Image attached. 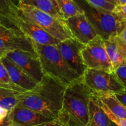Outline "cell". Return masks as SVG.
I'll list each match as a JSON object with an SVG mask.
<instances>
[{"label": "cell", "instance_id": "6da1fadb", "mask_svg": "<svg viewBox=\"0 0 126 126\" xmlns=\"http://www.w3.org/2000/svg\"><path fill=\"white\" fill-rule=\"evenodd\" d=\"M67 86L56 79L44 75L32 91L18 94V104L54 119L62 110Z\"/></svg>", "mask_w": 126, "mask_h": 126}, {"label": "cell", "instance_id": "7a4b0ae2", "mask_svg": "<svg viewBox=\"0 0 126 126\" xmlns=\"http://www.w3.org/2000/svg\"><path fill=\"white\" fill-rule=\"evenodd\" d=\"M92 92L82 77L67 86L62 110L57 119L62 126H86L89 119V103Z\"/></svg>", "mask_w": 126, "mask_h": 126}, {"label": "cell", "instance_id": "3957f363", "mask_svg": "<svg viewBox=\"0 0 126 126\" xmlns=\"http://www.w3.org/2000/svg\"><path fill=\"white\" fill-rule=\"evenodd\" d=\"M32 42L44 75L56 79L66 86L82 78L68 66L57 45H41Z\"/></svg>", "mask_w": 126, "mask_h": 126}, {"label": "cell", "instance_id": "277c9868", "mask_svg": "<svg viewBox=\"0 0 126 126\" xmlns=\"http://www.w3.org/2000/svg\"><path fill=\"white\" fill-rule=\"evenodd\" d=\"M90 23L97 35L103 40L119 36L124 28V20H121L113 12L97 8L85 0H75Z\"/></svg>", "mask_w": 126, "mask_h": 126}, {"label": "cell", "instance_id": "5b68a950", "mask_svg": "<svg viewBox=\"0 0 126 126\" xmlns=\"http://www.w3.org/2000/svg\"><path fill=\"white\" fill-rule=\"evenodd\" d=\"M18 9L25 18L36 24L60 41L73 38L65 20L56 18L29 5L18 3Z\"/></svg>", "mask_w": 126, "mask_h": 126}, {"label": "cell", "instance_id": "8992f818", "mask_svg": "<svg viewBox=\"0 0 126 126\" xmlns=\"http://www.w3.org/2000/svg\"><path fill=\"white\" fill-rule=\"evenodd\" d=\"M15 50L36 54L32 40L20 29L0 23V59Z\"/></svg>", "mask_w": 126, "mask_h": 126}, {"label": "cell", "instance_id": "52a82bcc", "mask_svg": "<svg viewBox=\"0 0 126 126\" xmlns=\"http://www.w3.org/2000/svg\"><path fill=\"white\" fill-rule=\"evenodd\" d=\"M82 79L92 92H112L114 93L125 91L114 71L87 68Z\"/></svg>", "mask_w": 126, "mask_h": 126}, {"label": "cell", "instance_id": "ba28073f", "mask_svg": "<svg viewBox=\"0 0 126 126\" xmlns=\"http://www.w3.org/2000/svg\"><path fill=\"white\" fill-rule=\"evenodd\" d=\"M81 55L87 68L114 71L105 49L104 40L98 36L84 45Z\"/></svg>", "mask_w": 126, "mask_h": 126}, {"label": "cell", "instance_id": "9c48e42d", "mask_svg": "<svg viewBox=\"0 0 126 126\" xmlns=\"http://www.w3.org/2000/svg\"><path fill=\"white\" fill-rule=\"evenodd\" d=\"M57 46L70 68L82 77L87 69L81 55L84 44L72 38L60 41Z\"/></svg>", "mask_w": 126, "mask_h": 126}, {"label": "cell", "instance_id": "30bf717a", "mask_svg": "<svg viewBox=\"0 0 126 126\" xmlns=\"http://www.w3.org/2000/svg\"><path fill=\"white\" fill-rule=\"evenodd\" d=\"M6 57L37 83L43 79L44 74L37 54L15 50L7 53Z\"/></svg>", "mask_w": 126, "mask_h": 126}, {"label": "cell", "instance_id": "8fae6325", "mask_svg": "<svg viewBox=\"0 0 126 126\" xmlns=\"http://www.w3.org/2000/svg\"><path fill=\"white\" fill-rule=\"evenodd\" d=\"M65 22L73 38L84 45L98 36L93 26L84 13L65 20Z\"/></svg>", "mask_w": 126, "mask_h": 126}, {"label": "cell", "instance_id": "7c38bea8", "mask_svg": "<svg viewBox=\"0 0 126 126\" xmlns=\"http://www.w3.org/2000/svg\"><path fill=\"white\" fill-rule=\"evenodd\" d=\"M16 27L20 29L30 39L41 45H57L60 41L55 39L41 28L20 14Z\"/></svg>", "mask_w": 126, "mask_h": 126}, {"label": "cell", "instance_id": "4fadbf2b", "mask_svg": "<svg viewBox=\"0 0 126 126\" xmlns=\"http://www.w3.org/2000/svg\"><path fill=\"white\" fill-rule=\"evenodd\" d=\"M9 114L12 123L22 126H35L56 119L18 104L9 111Z\"/></svg>", "mask_w": 126, "mask_h": 126}, {"label": "cell", "instance_id": "5bb4252c", "mask_svg": "<svg viewBox=\"0 0 126 126\" xmlns=\"http://www.w3.org/2000/svg\"><path fill=\"white\" fill-rule=\"evenodd\" d=\"M105 47L115 71L126 61V44L119 36H113L104 40Z\"/></svg>", "mask_w": 126, "mask_h": 126}, {"label": "cell", "instance_id": "9a60e30c", "mask_svg": "<svg viewBox=\"0 0 126 126\" xmlns=\"http://www.w3.org/2000/svg\"><path fill=\"white\" fill-rule=\"evenodd\" d=\"M0 59L6 67L11 80L15 84L27 91H32L37 86L38 83L26 75L8 58L4 56Z\"/></svg>", "mask_w": 126, "mask_h": 126}, {"label": "cell", "instance_id": "2e32d148", "mask_svg": "<svg viewBox=\"0 0 126 126\" xmlns=\"http://www.w3.org/2000/svg\"><path fill=\"white\" fill-rule=\"evenodd\" d=\"M19 0H0V23L10 27H16L20 12Z\"/></svg>", "mask_w": 126, "mask_h": 126}, {"label": "cell", "instance_id": "e0dca14e", "mask_svg": "<svg viewBox=\"0 0 126 126\" xmlns=\"http://www.w3.org/2000/svg\"><path fill=\"white\" fill-rule=\"evenodd\" d=\"M92 95L108 107L114 115L126 119V107L117 98L114 92H92Z\"/></svg>", "mask_w": 126, "mask_h": 126}, {"label": "cell", "instance_id": "ac0fdd59", "mask_svg": "<svg viewBox=\"0 0 126 126\" xmlns=\"http://www.w3.org/2000/svg\"><path fill=\"white\" fill-rule=\"evenodd\" d=\"M109 119L102 107L98 100L92 95L89 103V119L86 126H111Z\"/></svg>", "mask_w": 126, "mask_h": 126}, {"label": "cell", "instance_id": "d6986e66", "mask_svg": "<svg viewBox=\"0 0 126 126\" xmlns=\"http://www.w3.org/2000/svg\"><path fill=\"white\" fill-rule=\"evenodd\" d=\"M19 3L33 6L56 18L64 20L55 0H20Z\"/></svg>", "mask_w": 126, "mask_h": 126}, {"label": "cell", "instance_id": "ffe728a7", "mask_svg": "<svg viewBox=\"0 0 126 126\" xmlns=\"http://www.w3.org/2000/svg\"><path fill=\"white\" fill-rule=\"evenodd\" d=\"M63 16L64 20L76 15L83 14L82 10L79 7L75 0H55Z\"/></svg>", "mask_w": 126, "mask_h": 126}, {"label": "cell", "instance_id": "44dd1931", "mask_svg": "<svg viewBox=\"0 0 126 126\" xmlns=\"http://www.w3.org/2000/svg\"><path fill=\"white\" fill-rule=\"evenodd\" d=\"M19 92L12 90L0 87V107L9 111L18 104V94Z\"/></svg>", "mask_w": 126, "mask_h": 126}, {"label": "cell", "instance_id": "7402d4cb", "mask_svg": "<svg viewBox=\"0 0 126 126\" xmlns=\"http://www.w3.org/2000/svg\"><path fill=\"white\" fill-rule=\"evenodd\" d=\"M0 87L12 90L19 93L25 92L27 91L24 89L17 86L12 82L6 67L1 62V59H0Z\"/></svg>", "mask_w": 126, "mask_h": 126}, {"label": "cell", "instance_id": "603a6c76", "mask_svg": "<svg viewBox=\"0 0 126 126\" xmlns=\"http://www.w3.org/2000/svg\"><path fill=\"white\" fill-rule=\"evenodd\" d=\"M85 1L94 7L110 12H113L116 6L107 1V0H85Z\"/></svg>", "mask_w": 126, "mask_h": 126}, {"label": "cell", "instance_id": "cb8c5ba5", "mask_svg": "<svg viewBox=\"0 0 126 126\" xmlns=\"http://www.w3.org/2000/svg\"><path fill=\"white\" fill-rule=\"evenodd\" d=\"M98 102H99L100 105L102 107L103 110L104 111L105 113L107 114V115L108 116L109 119H110L112 122H113V123H114L115 124H116L118 126H126V119L120 118L117 117L116 116L114 115V114L108 109V107H106V106L103 103H102L100 101L98 100Z\"/></svg>", "mask_w": 126, "mask_h": 126}, {"label": "cell", "instance_id": "d4e9b609", "mask_svg": "<svg viewBox=\"0 0 126 126\" xmlns=\"http://www.w3.org/2000/svg\"><path fill=\"white\" fill-rule=\"evenodd\" d=\"M114 73L126 91V61L115 70Z\"/></svg>", "mask_w": 126, "mask_h": 126}, {"label": "cell", "instance_id": "484cf974", "mask_svg": "<svg viewBox=\"0 0 126 126\" xmlns=\"http://www.w3.org/2000/svg\"><path fill=\"white\" fill-rule=\"evenodd\" d=\"M113 12L121 20H126V4L123 5H116L114 7Z\"/></svg>", "mask_w": 126, "mask_h": 126}, {"label": "cell", "instance_id": "4316f807", "mask_svg": "<svg viewBox=\"0 0 126 126\" xmlns=\"http://www.w3.org/2000/svg\"><path fill=\"white\" fill-rule=\"evenodd\" d=\"M114 94L117 98L126 107V91L116 92V93H114Z\"/></svg>", "mask_w": 126, "mask_h": 126}, {"label": "cell", "instance_id": "83f0119b", "mask_svg": "<svg viewBox=\"0 0 126 126\" xmlns=\"http://www.w3.org/2000/svg\"><path fill=\"white\" fill-rule=\"evenodd\" d=\"M12 124V121L11 119V116L9 114V111L8 114L7 116L2 121L0 122V126H10Z\"/></svg>", "mask_w": 126, "mask_h": 126}, {"label": "cell", "instance_id": "f1b7e54d", "mask_svg": "<svg viewBox=\"0 0 126 126\" xmlns=\"http://www.w3.org/2000/svg\"><path fill=\"white\" fill-rule=\"evenodd\" d=\"M35 126H62V125L59 122V121L57 119H56L52 121L43 123V124H39V125H37Z\"/></svg>", "mask_w": 126, "mask_h": 126}, {"label": "cell", "instance_id": "f546056e", "mask_svg": "<svg viewBox=\"0 0 126 126\" xmlns=\"http://www.w3.org/2000/svg\"><path fill=\"white\" fill-rule=\"evenodd\" d=\"M9 113V111L4 109L3 108L0 107V122L2 121L7 116Z\"/></svg>", "mask_w": 126, "mask_h": 126}, {"label": "cell", "instance_id": "4dcf8cb0", "mask_svg": "<svg viewBox=\"0 0 126 126\" xmlns=\"http://www.w3.org/2000/svg\"><path fill=\"white\" fill-rule=\"evenodd\" d=\"M124 23H125V25H124V29L118 36L126 44V20H124Z\"/></svg>", "mask_w": 126, "mask_h": 126}, {"label": "cell", "instance_id": "1f68e13d", "mask_svg": "<svg viewBox=\"0 0 126 126\" xmlns=\"http://www.w3.org/2000/svg\"><path fill=\"white\" fill-rule=\"evenodd\" d=\"M107 1H108L110 3L113 4L114 6H116L118 5V0H107Z\"/></svg>", "mask_w": 126, "mask_h": 126}, {"label": "cell", "instance_id": "d6a6232c", "mask_svg": "<svg viewBox=\"0 0 126 126\" xmlns=\"http://www.w3.org/2000/svg\"><path fill=\"white\" fill-rule=\"evenodd\" d=\"M126 4V0H118V5H123Z\"/></svg>", "mask_w": 126, "mask_h": 126}, {"label": "cell", "instance_id": "836d02e7", "mask_svg": "<svg viewBox=\"0 0 126 126\" xmlns=\"http://www.w3.org/2000/svg\"><path fill=\"white\" fill-rule=\"evenodd\" d=\"M111 126H118L116 124H115V123L111 121Z\"/></svg>", "mask_w": 126, "mask_h": 126}, {"label": "cell", "instance_id": "e575fe53", "mask_svg": "<svg viewBox=\"0 0 126 126\" xmlns=\"http://www.w3.org/2000/svg\"><path fill=\"white\" fill-rule=\"evenodd\" d=\"M10 126H20V125H18V124H14V123H12V124H11Z\"/></svg>", "mask_w": 126, "mask_h": 126}, {"label": "cell", "instance_id": "d590c367", "mask_svg": "<svg viewBox=\"0 0 126 126\" xmlns=\"http://www.w3.org/2000/svg\"><path fill=\"white\" fill-rule=\"evenodd\" d=\"M19 1H20V0H19Z\"/></svg>", "mask_w": 126, "mask_h": 126}]
</instances>
